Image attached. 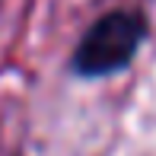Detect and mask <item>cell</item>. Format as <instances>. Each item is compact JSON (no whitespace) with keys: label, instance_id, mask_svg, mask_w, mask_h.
Masks as SVG:
<instances>
[{"label":"cell","instance_id":"obj_1","mask_svg":"<svg viewBox=\"0 0 156 156\" xmlns=\"http://www.w3.org/2000/svg\"><path fill=\"white\" fill-rule=\"evenodd\" d=\"M140 38H144V23L134 13H108L102 16L86 38L76 48V70L86 76H102L112 70H121L134 58Z\"/></svg>","mask_w":156,"mask_h":156}]
</instances>
